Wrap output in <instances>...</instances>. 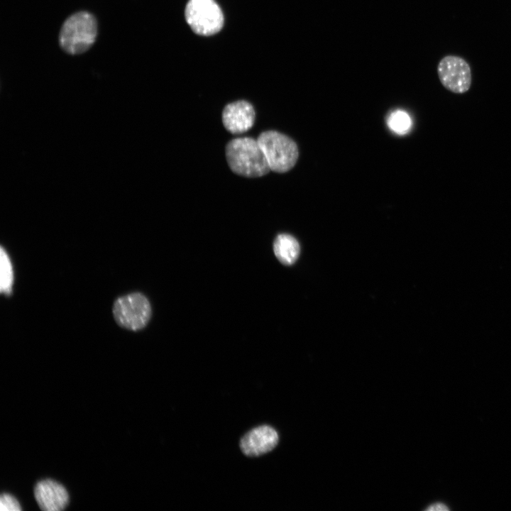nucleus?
Returning <instances> with one entry per match:
<instances>
[{
  "label": "nucleus",
  "mask_w": 511,
  "mask_h": 511,
  "mask_svg": "<svg viewBox=\"0 0 511 511\" xmlns=\"http://www.w3.org/2000/svg\"><path fill=\"white\" fill-rule=\"evenodd\" d=\"M97 21L88 11H78L64 22L59 34V44L68 54L79 55L87 51L97 36Z\"/></svg>",
  "instance_id": "2"
},
{
  "label": "nucleus",
  "mask_w": 511,
  "mask_h": 511,
  "mask_svg": "<svg viewBox=\"0 0 511 511\" xmlns=\"http://www.w3.org/2000/svg\"><path fill=\"white\" fill-rule=\"evenodd\" d=\"M278 440V434L275 429L263 425L246 433L240 441V447L248 456H259L272 451L277 446Z\"/></svg>",
  "instance_id": "7"
},
{
  "label": "nucleus",
  "mask_w": 511,
  "mask_h": 511,
  "mask_svg": "<svg viewBox=\"0 0 511 511\" xmlns=\"http://www.w3.org/2000/svg\"><path fill=\"white\" fill-rule=\"evenodd\" d=\"M437 73L441 84L449 91L463 94L471 85L472 75L469 64L461 57L446 55L439 62Z\"/></svg>",
  "instance_id": "6"
},
{
  "label": "nucleus",
  "mask_w": 511,
  "mask_h": 511,
  "mask_svg": "<svg viewBox=\"0 0 511 511\" xmlns=\"http://www.w3.org/2000/svg\"><path fill=\"white\" fill-rule=\"evenodd\" d=\"M273 250L278 260L284 265H290L297 259L300 247L292 236L281 233L277 236L273 243Z\"/></svg>",
  "instance_id": "10"
},
{
  "label": "nucleus",
  "mask_w": 511,
  "mask_h": 511,
  "mask_svg": "<svg viewBox=\"0 0 511 511\" xmlns=\"http://www.w3.org/2000/svg\"><path fill=\"white\" fill-rule=\"evenodd\" d=\"M268 160L270 170L285 172L295 165L298 148L295 142L288 136L275 131L262 132L257 138Z\"/></svg>",
  "instance_id": "3"
},
{
  "label": "nucleus",
  "mask_w": 511,
  "mask_h": 511,
  "mask_svg": "<svg viewBox=\"0 0 511 511\" xmlns=\"http://www.w3.org/2000/svg\"><path fill=\"white\" fill-rule=\"evenodd\" d=\"M34 496L39 507L44 511H60L69 502L65 488L52 479L38 481L34 488Z\"/></svg>",
  "instance_id": "8"
},
{
  "label": "nucleus",
  "mask_w": 511,
  "mask_h": 511,
  "mask_svg": "<svg viewBox=\"0 0 511 511\" xmlns=\"http://www.w3.org/2000/svg\"><path fill=\"white\" fill-rule=\"evenodd\" d=\"M222 121L225 128L234 134L249 130L255 121L253 106L244 100L227 104L222 112Z\"/></svg>",
  "instance_id": "9"
},
{
  "label": "nucleus",
  "mask_w": 511,
  "mask_h": 511,
  "mask_svg": "<svg viewBox=\"0 0 511 511\" xmlns=\"http://www.w3.org/2000/svg\"><path fill=\"white\" fill-rule=\"evenodd\" d=\"M185 17L192 31L203 36L219 33L224 23L222 10L215 0H189Z\"/></svg>",
  "instance_id": "4"
},
{
  "label": "nucleus",
  "mask_w": 511,
  "mask_h": 511,
  "mask_svg": "<svg viewBox=\"0 0 511 511\" xmlns=\"http://www.w3.org/2000/svg\"><path fill=\"white\" fill-rule=\"evenodd\" d=\"M226 157L231 170L241 176L260 177L270 170L258 140L252 138L241 137L230 141L226 147Z\"/></svg>",
  "instance_id": "1"
},
{
  "label": "nucleus",
  "mask_w": 511,
  "mask_h": 511,
  "mask_svg": "<svg viewBox=\"0 0 511 511\" xmlns=\"http://www.w3.org/2000/svg\"><path fill=\"white\" fill-rule=\"evenodd\" d=\"M387 124L392 131L402 136L410 131L412 126V120L406 111L397 109L389 114Z\"/></svg>",
  "instance_id": "12"
},
{
  "label": "nucleus",
  "mask_w": 511,
  "mask_h": 511,
  "mask_svg": "<svg viewBox=\"0 0 511 511\" xmlns=\"http://www.w3.org/2000/svg\"><path fill=\"white\" fill-rule=\"evenodd\" d=\"M13 273L12 264L6 251L1 247L0 253V291L10 295L12 290Z\"/></svg>",
  "instance_id": "11"
},
{
  "label": "nucleus",
  "mask_w": 511,
  "mask_h": 511,
  "mask_svg": "<svg viewBox=\"0 0 511 511\" xmlns=\"http://www.w3.org/2000/svg\"><path fill=\"white\" fill-rule=\"evenodd\" d=\"M0 510L1 511H21V507L14 496L9 493H2L0 497Z\"/></svg>",
  "instance_id": "13"
},
{
  "label": "nucleus",
  "mask_w": 511,
  "mask_h": 511,
  "mask_svg": "<svg viewBox=\"0 0 511 511\" xmlns=\"http://www.w3.org/2000/svg\"><path fill=\"white\" fill-rule=\"evenodd\" d=\"M429 511H433V510H448L449 508L443 503H435L433 505H431L427 509Z\"/></svg>",
  "instance_id": "14"
},
{
  "label": "nucleus",
  "mask_w": 511,
  "mask_h": 511,
  "mask_svg": "<svg viewBox=\"0 0 511 511\" xmlns=\"http://www.w3.org/2000/svg\"><path fill=\"white\" fill-rule=\"evenodd\" d=\"M116 322L121 327L138 331L143 329L151 316V307L145 295L133 292L119 297L113 306Z\"/></svg>",
  "instance_id": "5"
}]
</instances>
